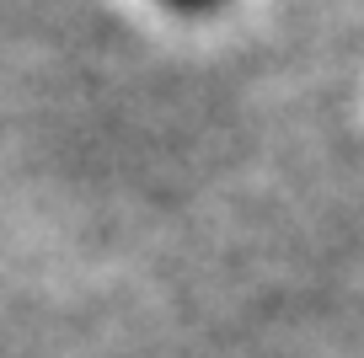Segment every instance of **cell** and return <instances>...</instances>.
<instances>
[{
    "instance_id": "obj_1",
    "label": "cell",
    "mask_w": 364,
    "mask_h": 358,
    "mask_svg": "<svg viewBox=\"0 0 364 358\" xmlns=\"http://www.w3.org/2000/svg\"><path fill=\"white\" fill-rule=\"evenodd\" d=\"M171 6H177V11H209L215 0H171Z\"/></svg>"
}]
</instances>
